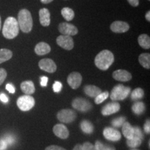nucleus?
<instances>
[{
  "label": "nucleus",
  "instance_id": "37",
  "mask_svg": "<svg viewBox=\"0 0 150 150\" xmlns=\"http://www.w3.org/2000/svg\"><path fill=\"white\" fill-rule=\"evenodd\" d=\"M62 87H63V85L61 82L55 81V83L53 85V90L55 93H59L61 91Z\"/></svg>",
  "mask_w": 150,
  "mask_h": 150
},
{
  "label": "nucleus",
  "instance_id": "15",
  "mask_svg": "<svg viewBox=\"0 0 150 150\" xmlns=\"http://www.w3.org/2000/svg\"><path fill=\"white\" fill-rule=\"evenodd\" d=\"M53 132L56 136L61 139H67L70 134L68 129L63 124L56 125L53 128Z\"/></svg>",
  "mask_w": 150,
  "mask_h": 150
},
{
  "label": "nucleus",
  "instance_id": "16",
  "mask_svg": "<svg viewBox=\"0 0 150 150\" xmlns=\"http://www.w3.org/2000/svg\"><path fill=\"white\" fill-rule=\"evenodd\" d=\"M112 77L118 81L126 82L132 79V75L128 71L125 70H117L112 73Z\"/></svg>",
  "mask_w": 150,
  "mask_h": 150
},
{
  "label": "nucleus",
  "instance_id": "18",
  "mask_svg": "<svg viewBox=\"0 0 150 150\" xmlns=\"http://www.w3.org/2000/svg\"><path fill=\"white\" fill-rule=\"evenodd\" d=\"M35 52L37 55L43 56L47 54L51 51V47L47 43L44 42H40L38 43L35 47Z\"/></svg>",
  "mask_w": 150,
  "mask_h": 150
},
{
  "label": "nucleus",
  "instance_id": "43",
  "mask_svg": "<svg viewBox=\"0 0 150 150\" xmlns=\"http://www.w3.org/2000/svg\"><path fill=\"white\" fill-rule=\"evenodd\" d=\"M0 100L3 103H7L8 102V97L4 93L0 94Z\"/></svg>",
  "mask_w": 150,
  "mask_h": 150
},
{
  "label": "nucleus",
  "instance_id": "6",
  "mask_svg": "<svg viewBox=\"0 0 150 150\" xmlns=\"http://www.w3.org/2000/svg\"><path fill=\"white\" fill-rule=\"evenodd\" d=\"M72 106L74 109L81 112H88L93 108V105L87 99L77 97L74 99L72 102Z\"/></svg>",
  "mask_w": 150,
  "mask_h": 150
},
{
  "label": "nucleus",
  "instance_id": "46",
  "mask_svg": "<svg viewBox=\"0 0 150 150\" xmlns=\"http://www.w3.org/2000/svg\"><path fill=\"white\" fill-rule=\"evenodd\" d=\"M145 18H146V20H147L148 22L150 21V11H147V13H146Z\"/></svg>",
  "mask_w": 150,
  "mask_h": 150
},
{
  "label": "nucleus",
  "instance_id": "49",
  "mask_svg": "<svg viewBox=\"0 0 150 150\" xmlns=\"http://www.w3.org/2000/svg\"><path fill=\"white\" fill-rule=\"evenodd\" d=\"M131 150H138V149H131Z\"/></svg>",
  "mask_w": 150,
  "mask_h": 150
},
{
  "label": "nucleus",
  "instance_id": "24",
  "mask_svg": "<svg viewBox=\"0 0 150 150\" xmlns=\"http://www.w3.org/2000/svg\"><path fill=\"white\" fill-rule=\"evenodd\" d=\"M13 56V52L8 49L0 50V64L10 60Z\"/></svg>",
  "mask_w": 150,
  "mask_h": 150
},
{
  "label": "nucleus",
  "instance_id": "20",
  "mask_svg": "<svg viewBox=\"0 0 150 150\" xmlns=\"http://www.w3.org/2000/svg\"><path fill=\"white\" fill-rule=\"evenodd\" d=\"M84 93H86V95H87L88 96L90 97H95L97 95H99L102 93V90L99 88L97 87L96 86L93 85H88L86 86L83 88Z\"/></svg>",
  "mask_w": 150,
  "mask_h": 150
},
{
  "label": "nucleus",
  "instance_id": "3",
  "mask_svg": "<svg viewBox=\"0 0 150 150\" xmlns=\"http://www.w3.org/2000/svg\"><path fill=\"white\" fill-rule=\"evenodd\" d=\"M18 22L19 28L24 33H29L32 30L33 19L27 9H22L18 13Z\"/></svg>",
  "mask_w": 150,
  "mask_h": 150
},
{
  "label": "nucleus",
  "instance_id": "13",
  "mask_svg": "<svg viewBox=\"0 0 150 150\" xmlns=\"http://www.w3.org/2000/svg\"><path fill=\"white\" fill-rule=\"evenodd\" d=\"M110 30L114 33H122L129 29V24L123 21H115L110 24Z\"/></svg>",
  "mask_w": 150,
  "mask_h": 150
},
{
  "label": "nucleus",
  "instance_id": "28",
  "mask_svg": "<svg viewBox=\"0 0 150 150\" xmlns=\"http://www.w3.org/2000/svg\"><path fill=\"white\" fill-rule=\"evenodd\" d=\"M142 143V139L136 137H133L131 139L127 140V145L131 148H136L139 147Z\"/></svg>",
  "mask_w": 150,
  "mask_h": 150
},
{
  "label": "nucleus",
  "instance_id": "41",
  "mask_svg": "<svg viewBox=\"0 0 150 150\" xmlns=\"http://www.w3.org/2000/svg\"><path fill=\"white\" fill-rule=\"evenodd\" d=\"M144 131H145L146 134H149L150 133V122L149 120H147L144 125Z\"/></svg>",
  "mask_w": 150,
  "mask_h": 150
},
{
  "label": "nucleus",
  "instance_id": "4",
  "mask_svg": "<svg viewBox=\"0 0 150 150\" xmlns=\"http://www.w3.org/2000/svg\"><path fill=\"white\" fill-rule=\"evenodd\" d=\"M130 93V88L125 86L122 84H118L112 88L110 97L112 101H122L126 99Z\"/></svg>",
  "mask_w": 150,
  "mask_h": 150
},
{
  "label": "nucleus",
  "instance_id": "17",
  "mask_svg": "<svg viewBox=\"0 0 150 150\" xmlns=\"http://www.w3.org/2000/svg\"><path fill=\"white\" fill-rule=\"evenodd\" d=\"M39 18L40 23L43 27H48L51 22L50 13L47 8H43L39 11Z\"/></svg>",
  "mask_w": 150,
  "mask_h": 150
},
{
  "label": "nucleus",
  "instance_id": "22",
  "mask_svg": "<svg viewBox=\"0 0 150 150\" xmlns=\"http://www.w3.org/2000/svg\"><path fill=\"white\" fill-rule=\"evenodd\" d=\"M140 64L145 69L150 68V54L149 53L141 54L138 58Z\"/></svg>",
  "mask_w": 150,
  "mask_h": 150
},
{
  "label": "nucleus",
  "instance_id": "29",
  "mask_svg": "<svg viewBox=\"0 0 150 150\" xmlns=\"http://www.w3.org/2000/svg\"><path fill=\"white\" fill-rule=\"evenodd\" d=\"M144 91L140 88H137L131 93V98L132 100H139L143 98Z\"/></svg>",
  "mask_w": 150,
  "mask_h": 150
},
{
  "label": "nucleus",
  "instance_id": "44",
  "mask_svg": "<svg viewBox=\"0 0 150 150\" xmlns=\"http://www.w3.org/2000/svg\"><path fill=\"white\" fill-rule=\"evenodd\" d=\"M129 4L134 7H137L139 5V0H127Z\"/></svg>",
  "mask_w": 150,
  "mask_h": 150
},
{
  "label": "nucleus",
  "instance_id": "26",
  "mask_svg": "<svg viewBox=\"0 0 150 150\" xmlns=\"http://www.w3.org/2000/svg\"><path fill=\"white\" fill-rule=\"evenodd\" d=\"M61 15L67 21H71L74 18V12L72 8L65 7L61 10Z\"/></svg>",
  "mask_w": 150,
  "mask_h": 150
},
{
  "label": "nucleus",
  "instance_id": "34",
  "mask_svg": "<svg viewBox=\"0 0 150 150\" xmlns=\"http://www.w3.org/2000/svg\"><path fill=\"white\" fill-rule=\"evenodd\" d=\"M134 137L139 138L142 140V138H143V134H142L141 129H140L139 127H134Z\"/></svg>",
  "mask_w": 150,
  "mask_h": 150
},
{
  "label": "nucleus",
  "instance_id": "5",
  "mask_svg": "<svg viewBox=\"0 0 150 150\" xmlns=\"http://www.w3.org/2000/svg\"><path fill=\"white\" fill-rule=\"evenodd\" d=\"M17 105L22 111H28L35 106V99L31 95H23L18 99Z\"/></svg>",
  "mask_w": 150,
  "mask_h": 150
},
{
  "label": "nucleus",
  "instance_id": "32",
  "mask_svg": "<svg viewBox=\"0 0 150 150\" xmlns=\"http://www.w3.org/2000/svg\"><path fill=\"white\" fill-rule=\"evenodd\" d=\"M95 146L96 147L97 150H115V149L113 147L104 145V144H103L102 142L99 141V140H97L95 142Z\"/></svg>",
  "mask_w": 150,
  "mask_h": 150
},
{
  "label": "nucleus",
  "instance_id": "48",
  "mask_svg": "<svg viewBox=\"0 0 150 150\" xmlns=\"http://www.w3.org/2000/svg\"><path fill=\"white\" fill-rule=\"evenodd\" d=\"M1 16H0V30H1Z\"/></svg>",
  "mask_w": 150,
  "mask_h": 150
},
{
  "label": "nucleus",
  "instance_id": "35",
  "mask_svg": "<svg viewBox=\"0 0 150 150\" xmlns=\"http://www.w3.org/2000/svg\"><path fill=\"white\" fill-rule=\"evenodd\" d=\"M7 76V72L5 69L0 68V86L4 81Z\"/></svg>",
  "mask_w": 150,
  "mask_h": 150
},
{
  "label": "nucleus",
  "instance_id": "38",
  "mask_svg": "<svg viewBox=\"0 0 150 150\" xmlns=\"http://www.w3.org/2000/svg\"><path fill=\"white\" fill-rule=\"evenodd\" d=\"M6 89L9 93L12 94L15 93V92H16V88H15L14 86L12 85L11 83H7L6 85Z\"/></svg>",
  "mask_w": 150,
  "mask_h": 150
},
{
  "label": "nucleus",
  "instance_id": "23",
  "mask_svg": "<svg viewBox=\"0 0 150 150\" xmlns=\"http://www.w3.org/2000/svg\"><path fill=\"white\" fill-rule=\"evenodd\" d=\"M139 45L141 47L148 50L150 48V38L147 34H141L138 38Z\"/></svg>",
  "mask_w": 150,
  "mask_h": 150
},
{
  "label": "nucleus",
  "instance_id": "50",
  "mask_svg": "<svg viewBox=\"0 0 150 150\" xmlns=\"http://www.w3.org/2000/svg\"></svg>",
  "mask_w": 150,
  "mask_h": 150
},
{
  "label": "nucleus",
  "instance_id": "47",
  "mask_svg": "<svg viewBox=\"0 0 150 150\" xmlns=\"http://www.w3.org/2000/svg\"><path fill=\"white\" fill-rule=\"evenodd\" d=\"M54 0H40V1L42 4H47L51 3L52 1H53Z\"/></svg>",
  "mask_w": 150,
  "mask_h": 150
},
{
  "label": "nucleus",
  "instance_id": "7",
  "mask_svg": "<svg viewBox=\"0 0 150 150\" xmlns=\"http://www.w3.org/2000/svg\"><path fill=\"white\" fill-rule=\"evenodd\" d=\"M76 117V113L71 109L61 110L57 113V119L61 122L66 124L72 123Z\"/></svg>",
  "mask_w": 150,
  "mask_h": 150
},
{
  "label": "nucleus",
  "instance_id": "45",
  "mask_svg": "<svg viewBox=\"0 0 150 150\" xmlns=\"http://www.w3.org/2000/svg\"><path fill=\"white\" fill-rule=\"evenodd\" d=\"M73 150H84L83 148V145H80V144H77L75 147H74Z\"/></svg>",
  "mask_w": 150,
  "mask_h": 150
},
{
  "label": "nucleus",
  "instance_id": "30",
  "mask_svg": "<svg viewBox=\"0 0 150 150\" xmlns=\"http://www.w3.org/2000/svg\"><path fill=\"white\" fill-rule=\"evenodd\" d=\"M108 96H109V93H108V91L103 92V93L102 92V93L97 95V97H95V103L96 104H101V103H102L104 101L106 100V99L108 97Z\"/></svg>",
  "mask_w": 150,
  "mask_h": 150
},
{
  "label": "nucleus",
  "instance_id": "1",
  "mask_svg": "<svg viewBox=\"0 0 150 150\" xmlns=\"http://www.w3.org/2000/svg\"><path fill=\"white\" fill-rule=\"evenodd\" d=\"M114 62V55L109 50L100 52L95 59V64L101 70H106Z\"/></svg>",
  "mask_w": 150,
  "mask_h": 150
},
{
  "label": "nucleus",
  "instance_id": "19",
  "mask_svg": "<svg viewBox=\"0 0 150 150\" xmlns=\"http://www.w3.org/2000/svg\"><path fill=\"white\" fill-rule=\"evenodd\" d=\"M20 88H21L22 91L28 95H32L35 93V91L34 83L31 81H25L22 82Z\"/></svg>",
  "mask_w": 150,
  "mask_h": 150
},
{
  "label": "nucleus",
  "instance_id": "36",
  "mask_svg": "<svg viewBox=\"0 0 150 150\" xmlns=\"http://www.w3.org/2000/svg\"><path fill=\"white\" fill-rule=\"evenodd\" d=\"M82 145H83V148L84 150H97L95 145H93V144L89 142H86Z\"/></svg>",
  "mask_w": 150,
  "mask_h": 150
},
{
  "label": "nucleus",
  "instance_id": "2",
  "mask_svg": "<svg viewBox=\"0 0 150 150\" xmlns=\"http://www.w3.org/2000/svg\"><path fill=\"white\" fill-rule=\"evenodd\" d=\"M19 28L18 20L13 17H8L4 24L2 33L6 39H13L19 34Z\"/></svg>",
  "mask_w": 150,
  "mask_h": 150
},
{
  "label": "nucleus",
  "instance_id": "33",
  "mask_svg": "<svg viewBox=\"0 0 150 150\" xmlns=\"http://www.w3.org/2000/svg\"><path fill=\"white\" fill-rule=\"evenodd\" d=\"M4 140H5L6 142L7 143V145H12L15 142V139L14 136H12V135H10V134H7L6 135V136L4 137Z\"/></svg>",
  "mask_w": 150,
  "mask_h": 150
},
{
  "label": "nucleus",
  "instance_id": "8",
  "mask_svg": "<svg viewBox=\"0 0 150 150\" xmlns=\"http://www.w3.org/2000/svg\"><path fill=\"white\" fill-rule=\"evenodd\" d=\"M56 42L61 47L66 50H72L74 47V40L70 35H59L56 38Z\"/></svg>",
  "mask_w": 150,
  "mask_h": 150
},
{
  "label": "nucleus",
  "instance_id": "42",
  "mask_svg": "<svg viewBox=\"0 0 150 150\" xmlns=\"http://www.w3.org/2000/svg\"><path fill=\"white\" fill-rule=\"evenodd\" d=\"M8 147V145L6 142V141L4 140V138L2 139H0V150H6Z\"/></svg>",
  "mask_w": 150,
  "mask_h": 150
},
{
  "label": "nucleus",
  "instance_id": "31",
  "mask_svg": "<svg viewBox=\"0 0 150 150\" xmlns=\"http://www.w3.org/2000/svg\"><path fill=\"white\" fill-rule=\"evenodd\" d=\"M125 120H126V118L123 117V116H121V117H118L112 120L111 124L114 127L117 128V127H120L122 126L123 124L125 122Z\"/></svg>",
  "mask_w": 150,
  "mask_h": 150
},
{
  "label": "nucleus",
  "instance_id": "40",
  "mask_svg": "<svg viewBox=\"0 0 150 150\" xmlns=\"http://www.w3.org/2000/svg\"><path fill=\"white\" fill-rule=\"evenodd\" d=\"M48 77L47 76H42L40 78V85L42 87H46L47 86V83H48Z\"/></svg>",
  "mask_w": 150,
  "mask_h": 150
},
{
  "label": "nucleus",
  "instance_id": "9",
  "mask_svg": "<svg viewBox=\"0 0 150 150\" xmlns=\"http://www.w3.org/2000/svg\"><path fill=\"white\" fill-rule=\"evenodd\" d=\"M59 31L62 35H75L78 33L77 28L74 25L67 23V22H62L59 26Z\"/></svg>",
  "mask_w": 150,
  "mask_h": 150
},
{
  "label": "nucleus",
  "instance_id": "11",
  "mask_svg": "<svg viewBox=\"0 0 150 150\" xmlns=\"http://www.w3.org/2000/svg\"><path fill=\"white\" fill-rule=\"evenodd\" d=\"M82 82V76L77 72H72L68 75L67 83L72 89L76 90L81 86Z\"/></svg>",
  "mask_w": 150,
  "mask_h": 150
},
{
  "label": "nucleus",
  "instance_id": "10",
  "mask_svg": "<svg viewBox=\"0 0 150 150\" xmlns=\"http://www.w3.org/2000/svg\"><path fill=\"white\" fill-rule=\"evenodd\" d=\"M39 67L43 71L49 73H54L56 71L57 66L53 60L50 59H44L40 60L38 63Z\"/></svg>",
  "mask_w": 150,
  "mask_h": 150
},
{
  "label": "nucleus",
  "instance_id": "12",
  "mask_svg": "<svg viewBox=\"0 0 150 150\" xmlns=\"http://www.w3.org/2000/svg\"><path fill=\"white\" fill-rule=\"evenodd\" d=\"M103 135L106 139L110 141H118L121 139V134L120 131L111 127H106L103 131Z\"/></svg>",
  "mask_w": 150,
  "mask_h": 150
},
{
  "label": "nucleus",
  "instance_id": "27",
  "mask_svg": "<svg viewBox=\"0 0 150 150\" xmlns=\"http://www.w3.org/2000/svg\"><path fill=\"white\" fill-rule=\"evenodd\" d=\"M145 110V105L142 102H136L132 106V110L136 115H141Z\"/></svg>",
  "mask_w": 150,
  "mask_h": 150
},
{
  "label": "nucleus",
  "instance_id": "21",
  "mask_svg": "<svg viewBox=\"0 0 150 150\" xmlns=\"http://www.w3.org/2000/svg\"><path fill=\"white\" fill-rule=\"evenodd\" d=\"M122 130L124 136L127 139H131L134 137V127L131 126L130 123L128 122H125L123 124Z\"/></svg>",
  "mask_w": 150,
  "mask_h": 150
},
{
  "label": "nucleus",
  "instance_id": "14",
  "mask_svg": "<svg viewBox=\"0 0 150 150\" xmlns=\"http://www.w3.org/2000/svg\"><path fill=\"white\" fill-rule=\"evenodd\" d=\"M120 110V105L117 102H111L106 104L102 109V114L104 116L112 115Z\"/></svg>",
  "mask_w": 150,
  "mask_h": 150
},
{
  "label": "nucleus",
  "instance_id": "25",
  "mask_svg": "<svg viewBox=\"0 0 150 150\" xmlns=\"http://www.w3.org/2000/svg\"><path fill=\"white\" fill-rule=\"evenodd\" d=\"M80 127L82 131L85 134H91L93 132L94 127L91 122L88 120H83L81 123Z\"/></svg>",
  "mask_w": 150,
  "mask_h": 150
},
{
  "label": "nucleus",
  "instance_id": "39",
  "mask_svg": "<svg viewBox=\"0 0 150 150\" xmlns=\"http://www.w3.org/2000/svg\"><path fill=\"white\" fill-rule=\"evenodd\" d=\"M45 150H66L64 148L58 145H50L46 148Z\"/></svg>",
  "mask_w": 150,
  "mask_h": 150
}]
</instances>
